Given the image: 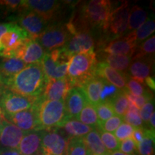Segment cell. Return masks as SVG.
I'll list each match as a JSON object with an SVG mask.
<instances>
[{
  "instance_id": "1",
  "label": "cell",
  "mask_w": 155,
  "mask_h": 155,
  "mask_svg": "<svg viewBox=\"0 0 155 155\" xmlns=\"http://www.w3.org/2000/svg\"><path fill=\"white\" fill-rule=\"evenodd\" d=\"M40 63L29 64L14 76L4 80L6 88L21 96L38 99L49 83Z\"/></svg>"
},
{
  "instance_id": "2",
  "label": "cell",
  "mask_w": 155,
  "mask_h": 155,
  "mask_svg": "<svg viewBox=\"0 0 155 155\" xmlns=\"http://www.w3.org/2000/svg\"><path fill=\"white\" fill-rule=\"evenodd\" d=\"M97 63L98 61L94 51L77 54L71 58L66 77L72 88L81 86L89 79L96 76Z\"/></svg>"
},
{
  "instance_id": "3",
  "label": "cell",
  "mask_w": 155,
  "mask_h": 155,
  "mask_svg": "<svg viewBox=\"0 0 155 155\" xmlns=\"http://www.w3.org/2000/svg\"><path fill=\"white\" fill-rule=\"evenodd\" d=\"M112 11V3L108 0H91L83 4L78 17L88 28L104 31Z\"/></svg>"
},
{
  "instance_id": "4",
  "label": "cell",
  "mask_w": 155,
  "mask_h": 155,
  "mask_svg": "<svg viewBox=\"0 0 155 155\" xmlns=\"http://www.w3.org/2000/svg\"><path fill=\"white\" fill-rule=\"evenodd\" d=\"M69 116L64 101H43L39 108V120L42 130L59 128Z\"/></svg>"
},
{
  "instance_id": "5",
  "label": "cell",
  "mask_w": 155,
  "mask_h": 155,
  "mask_svg": "<svg viewBox=\"0 0 155 155\" xmlns=\"http://www.w3.org/2000/svg\"><path fill=\"white\" fill-rule=\"evenodd\" d=\"M70 59L61 48L46 53L40 64L49 80H58L67 76Z\"/></svg>"
},
{
  "instance_id": "6",
  "label": "cell",
  "mask_w": 155,
  "mask_h": 155,
  "mask_svg": "<svg viewBox=\"0 0 155 155\" xmlns=\"http://www.w3.org/2000/svg\"><path fill=\"white\" fill-rule=\"evenodd\" d=\"M72 35L66 24L50 25L35 40L46 53L63 48Z\"/></svg>"
},
{
  "instance_id": "7",
  "label": "cell",
  "mask_w": 155,
  "mask_h": 155,
  "mask_svg": "<svg viewBox=\"0 0 155 155\" xmlns=\"http://www.w3.org/2000/svg\"><path fill=\"white\" fill-rule=\"evenodd\" d=\"M42 101L43 99L41 97L37 99L29 109L10 115H4L5 119L25 132L42 131V128L39 120V108Z\"/></svg>"
},
{
  "instance_id": "8",
  "label": "cell",
  "mask_w": 155,
  "mask_h": 155,
  "mask_svg": "<svg viewBox=\"0 0 155 155\" xmlns=\"http://www.w3.org/2000/svg\"><path fill=\"white\" fill-rule=\"evenodd\" d=\"M41 131L42 151L43 155H66L69 138L59 128Z\"/></svg>"
},
{
  "instance_id": "9",
  "label": "cell",
  "mask_w": 155,
  "mask_h": 155,
  "mask_svg": "<svg viewBox=\"0 0 155 155\" xmlns=\"http://www.w3.org/2000/svg\"><path fill=\"white\" fill-rule=\"evenodd\" d=\"M31 38L30 35L17 23L12 25L0 40V56L5 58H13L25 40Z\"/></svg>"
},
{
  "instance_id": "10",
  "label": "cell",
  "mask_w": 155,
  "mask_h": 155,
  "mask_svg": "<svg viewBox=\"0 0 155 155\" xmlns=\"http://www.w3.org/2000/svg\"><path fill=\"white\" fill-rule=\"evenodd\" d=\"M130 5L128 2H124L119 7L112 9L107 25L104 32L107 33L110 38H118L124 35L127 30Z\"/></svg>"
},
{
  "instance_id": "11",
  "label": "cell",
  "mask_w": 155,
  "mask_h": 155,
  "mask_svg": "<svg viewBox=\"0 0 155 155\" xmlns=\"http://www.w3.org/2000/svg\"><path fill=\"white\" fill-rule=\"evenodd\" d=\"M35 101L6 88L0 95V108L4 115H10L29 109L33 106Z\"/></svg>"
},
{
  "instance_id": "12",
  "label": "cell",
  "mask_w": 155,
  "mask_h": 155,
  "mask_svg": "<svg viewBox=\"0 0 155 155\" xmlns=\"http://www.w3.org/2000/svg\"><path fill=\"white\" fill-rule=\"evenodd\" d=\"M94 39L90 30H81L72 35L62 48L70 57L94 51Z\"/></svg>"
},
{
  "instance_id": "13",
  "label": "cell",
  "mask_w": 155,
  "mask_h": 155,
  "mask_svg": "<svg viewBox=\"0 0 155 155\" xmlns=\"http://www.w3.org/2000/svg\"><path fill=\"white\" fill-rule=\"evenodd\" d=\"M19 26L28 33L31 38L35 39L49 26V23L34 12L23 9L17 17Z\"/></svg>"
},
{
  "instance_id": "14",
  "label": "cell",
  "mask_w": 155,
  "mask_h": 155,
  "mask_svg": "<svg viewBox=\"0 0 155 155\" xmlns=\"http://www.w3.org/2000/svg\"><path fill=\"white\" fill-rule=\"evenodd\" d=\"M61 3L54 0H28L23 1V7L37 13L50 25L61 12Z\"/></svg>"
},
{
  "instance_id": "15",
  "label": "cell",
  "mask_w": 155,
  "mask_h": 155,
  "mask_svg": "<svg viewBox=\"0 0 155 155\" xmlns=\"http://www.w3.org/2000/svg\"><path fill=\"white\" fill-rule=\"evenodd\" d=\"M137 42L132 32H129L116 39H112L104 45L101 50L104 53L114 55H128L132 57L137 49Z\"/></svg>"
},
{
  "instance_id": "16",
  "label": "cell",
  "mask_w": 155,
  "mask_h": 155,
  "mask_svg": "<svg viewBox=\"0 0 155 155\" xmlns=\"http://www.w3.org/2000/svg\"><path fill=\"white\" fill-rule=\"evenodd\" d=\"M45 53L46 52L36 40L28 38L18 50L15 58L22 60L27 65L40 63Z\"/></svg>"
},
{
  "instance_id": "17",
  "label": "cell",
  "mask_w": 155,
  "mask_h": 155,
  "mask_svg": "<svg viewBox=\"0 0 155 155\" xmlns=\"http://www.w3.org/2000/svg\"><path fill=\"white\" fill-rule=\"evenodd\" d=\"M26 133L3 119L0 129V144L5 149L17 150L19 143Z\"/></svg>"
},
{
  "instance_id": "18",
  "label": "cell",
  "mask_w": 155,
  "mask_h": 155,
  "mask_svg": "<svg viewBox=\"0 0 155 155\" xmlns=\"http://www.w3.org/2000/svg\"><path fill=\"white\" fill-rule=\"evenodd\" d=\"M95 75L119 88V90L123 91L126 88L127 75L116 71L104 62L97 63Z\"/></svg>"
},
{
  "instance_id": "19",
  "label": "cell",
  "mask_w": 155,
  "mask_h": 155,
  "mask_svg": "<svg viewBox=\"0 0 155 155\" xmlns=\"http://www.w3.org/2000/svg\"><path fill=\"white\" fill-rule=\"evenodd\" d=\"M64 102L68 116L75 119H77L83 107L88 103L78 87H73L70 89Z\"/></svg>"
},
{
  "instance_id": "20",
  "label": "cell",
  "mask_w": 155,
  "mask_h": 155,
  "mask_svg": "<svg viewBox=\"0 0 155 155\" xmlns=\"http://www.w3.org/2000/svg\"><path fill=\"white\" fill-rule=\"evenodd\" d=\"M72 88L67 77L58 80H50L42 98L43 101H64Z\"/></svg>"
},
{
  "instance_id": "21",
  "label": "cell",
  "mask_w": 155,
  "mask_h": 155,
  "mask_svg": "<svg viewBox=\"0 0 155 155\" xmlns=\"http://www.w3.org/2000/svg\"><path fill=\"white\" fill-rule=\"evenodd\" d=\"M154 65V57L142 58L131 60L129 65V77L135 79L139 83H144L145 79L150 76Z\"/></svg>"
},
{
  "instance_id": "22",
  "label": "cell",
  "mask_w": 155,
  "mask_h": 155,
  "mask_svg": "<svg viewBox=\"0 0 155 155\" xmlns=\"http://www.w3.org/2000/svg\"><path fill=\"white\" fill-rule=\"evenodd\" d=\"M17 150L21 155L42 154L41 131L27 132L19 143Z\"/></svg>"
},
{
  "instance_id": "23",
  "label": "cell",
  "mask_w": 155,
  "mask_h": 155,
  "mask_svg": "<svg viewBox=\"0 0 155 155\" xmlns=\"http://www.w3.org/2000/svg\"><path fill=\"white\" fill-rule=\"evenodd\" d=\"M103 80L96 76L93 77L78 88L83 92L86 99L94 107L101 103L100 94L103 87Z\"/></svg>"
},
{
  "instance_id": "24",
  "label": "cell",
  "mask_w": 155,
  "mask_h": 155,
  "mask_svg": "<svg viewBox=\"0 0 155 155\" xmlns=\"http://www.w3.org/2000/svg\"><path fill=\"white\" fill-rule=\"evenodd\" d=\"M69 139L83 138L87 134L95 129L84 124L78 120L68 117L59 127Z\"/></svg>"
},
{
  "instance_id": "25",
  "label": "cell",
  "mask_w": 155,
  "mask_h": 155,
  "mask_svg": "<svg viewBox=\"0 0 155 155\" xmlns=\"http://www.w3.org/2000/svg\"><path fill=\"white\" fill-rule=\"evenodd\" d=\"M82 139L91 155H105L108 153L103 144L99 132L96 129H93Z\"/></svg>"
},
{
  "instance_id": "26",
  "label": "cell",
  "mask_w": 155,
  "mask_h": 155,
  "mask_svg": "<svg viewBox=\"0 0 155 155\" xmlns=\"http://www.w3.org/2000/svg\"><path fill=\"white\" fill-rule=\"evenodd\" d=\"M26 66L27 64L19 58H5L0 62V75L5 80L14 76Z\"/></svg>"
},
{
  "instance_id": "27",
  "label": "cell",
  "mask_w": 155,
  "mask_h": 155,
  "mask_svg": "<svg viewBox=\"0 0 155 155\" xmlns=\"http://www.w3.org/2000/svg\"><path fill=\"white\" fill-rule=\"evenodd\" d=\"M101 58L102 61L101 62H104L113 69L125 74L128 71L132 58V57L128 55H114L105 53L101 55Z\"/></svg>"
},
{
  "instance_id": "28",
  "label": "cell",
  "mask_w": 155,
  "mask_h": 155,
  "mask_svg": "<svg viewBox=\"0 0 155 155\" xmlns=\"http://www.w3.org/2000/svg\"><path fill=\"white\" fill-rule=\"evenodd\" d=\"M148 19V13L146 10L138 5L134 6L130 9L129 19H128L127 30L128 32H131L140 28Z\"/></svg>"
},
{
  "instance_id": "29",
  "label": "cell",
  "mask_w": 155,
  "mask_h": 155,
  "mask_svg": "<svg viewBox=\"0 0 155 155\" xmlns=\"http://www.w3.org/2000/svg\"><path fill=\"white\" fill-rule=\"evenodd\" d=\"M155 51V37L154 35L147 39L141 45H138L131 60L138 58L154 57Z\"/></svg>"
},
{
  "instance_id": "30",
  "label": "cell",
  "mask_w": 155,
  "mask_h": 155,
  "mask_svg": "<svg viewBox=\"0 0 155 155\" xmlns=\"http://www.w3.org/2000/svg\"><path fill=\"white\" fill-rule=\"evenodd\" d=\"M154 131L144 129V137L137 145V150L140 155H154Z\"/></svg>"
},
{
  "instance_id": "31",
  "label": "cell",
  "mask_w": 155,
  "mask_h": 155,
  "mask_svg": "<svg viewBox=\"0 0 155 155\" xmlns=\"http://www.w3.org/2000/svg\"><path fill=\"white\" fill-rule=\"evenodd\" d=\"M108 102L111 104L115 115L123 118L129 108V101L123 91H120L111 99L108 101Z\"/></svg>"
},
{
  "instance_id": "32",
  "label": "cell",
  "mask_w": 155,
  "mask_h": 155,
  "mask_svg": "<svg viewBox=\"0 0 155 155\" xmlns=\"http://www.w3.org/2000/svg\"><path fill=\"white\" fill-rule=\"evenodd\" d=\"M77 120L82 122L84 124L88 125L93 128L96 127L98 119L97 116L96 108L94 106L91 105L89 103H87L86 106L83 107L81 111Z\"/></svg>"
},
{
  "instance_id": "33",
  "label": "cell",
  "mask_w": 155,
  "mask_h": 155,
  "mask_svg": "<svg viewBox=\"0 0 155 155\" xmlns=\"http://www.w3.org/2000/svg\"><path fill=\"white\" fill-rule=\"evenodd\" d=\"M155 31V21L154 18L150 17L143 24L140 28L137 29V30L131 32L133 33L134 38L137 44L142 40H146L147 38L152 35L154 33Z\"/></svg>"
},
{
  "instance_id": "34",
  "label": "cell",
  "mask_w": 155,
  "mask_h": 155,
  "mask_svg": "<svg viewBox=\"0 0 155 155\" xmlns=\"http://www.w3.org/2000/svg\"><path fill=\"white\" fill-rule=\"evenodd\" d=\"M66 155H91L82 138H71L68 144Z\"/></svg>"
},
{
  "instance_id": "35",
  "label": "cell",
  "mask_w": 155,
  "mask_h": 155,
  "mask_svg": "<svg viewBox=\"0 0 155 155\" xmlns=\"http://www.w3.org/2000/svg\"><path fill=\"white\" fill-rule=\"evenodd\" d=\"M123 119L124 120L125 123L131 125L134 128L141 127L143 125V121L139 114V110L129 102V108L125 115L123 116Z\"/></svg>"
},
{
  "instance_id": "36",
  "label": "cell",
  "mask_w": 155,
  "mask_h": 155,
  "mask_svg": "<svg viewBox=\"0 0 155 155\" xmlns=\"http://www.w3.org/2000/svg\"><path fill=\"white\" fill-rule=\"evenodd\" d=\"M97 130L99 132L103 144L104 145L108 153H111L119 150L120 142L117 140V139L116 138L113 134L105 132V131L98 130V129H97Z\"/></svg>"
},
{
  "instance_id": "37",
  "label": "cell",
  "mask_w": 155,
  "mask_h": 155,
  "mask_svg": "<svg viewBox=\"0 0 155 155\" xmlns=\"http://www.w3.org/2000/svg\"><path fill=\"white\" fill-rule=\"evenodd\" d=\"M122 121H123V118L115 115L105 121H98L96 129L105 131V132H114L121 124Z\"/></svg>"
},
{
  "instance_id": "38",
  "label": "cell",
  "mask_w": 155,
  "mask_h": 155,
  "mask_svg": "<svg viewBox=\"0 0 155 155\" xmlns=\"http://www.w3.org/2000/svg\"><path fill=\"white\" fill-rule=\"evenodd\" d=\"M95 108H96L98 121H105L112 116H115V113L111 104L108 101L101 102L99 104L95 106Z\"/></svg>"
},
{
  "instance_id": "39",
  "label": "cell",
  "mask_w": 155,
  "mask_h": 155,
  "mask_svg": "<svg viewBox=\"0 0 155 155\" xmlns=\"http://www.w3.org/2000/svg\"><path fill=\"white\" fill-rule=\"evenodd\" d=\"M126 89L130 94L137 96H143V95H146L148 93H150L149 91L145 89L144 86L142 85V83H139V81L135 80V79L129 77L128 75L127 76Z\"/></svg>"
},
{
  "instance_id": "40",
  "label": "cell",
  "mask_w": 155,
  "mask_h": 155,
  "mask_svg": "<svg viewBox=\"0 0 155 155\" xmlns=\"http://www.w3.org/2000/svg\"><path fill=\"white\" fill-rule=\"evenodd\" d=\"M103 80V79H102ZM103 87L100 94V100L101 102L108 101L111 99L113 97L119 93L120 91L111 83L106 82V81L103 80Z\"/></svg>"
},
{
  "instance_id": "41",
  "label": "cell",
  "mask_w": 155,
  "mask_h": 155,
  "mask_svg": "<svg viewBox=\"0 0 155 155\" xmlns=\"http://www.w3.org/2000/svg\"><path fill=\"white\" fill-rule=\"evenodd\" d=\"M134 130V128L124 122V123H122L118 127V129L114 131V135L115 136L118 141H122L124 139L131 137Z\"/></svg>"
},
{
  "instance_id": "42",
  "label": "cell",
  "mask_w": 155,
  "mask_h": 155,
  "mask_svg": "<svg viewBox=\"0 0 155 155\" xmlns=\"http://www.w3.org/2000/svg\"><path fill=\"white\" fill-rule=\"evenodd\" d=\"M119 150L121 151V152L124 154H134V153L137 150V145L131 139V137H130L124 139L121 141V143H120Z\"/></svg>"
},
{
  "instance_id": "43",
  "label": "cell",
  "mask_w": 155,
  "mask_h": 155,
  "mask_svg": "<svg viewBox=\"0 0 155 155\" xmlns=\"http://www.w3.org/2000/svg\"><path fill=\"white\" fill-rule=\"evenodd\" d=\"M154 102L152 101L147 102L144 106H142L139 110V114H140V117L143 122L144 123H148L149 119H150V116H152L154 111Z\"/></svg>"
},
{
  "instance_id": "44",
  "label": "cell",
  "mask_w": 155,
  "mask_h": 155,
  "mask_svg": "<svg viewBox=\"0 0 155 155\" xmlns=\"http://www.w3.org/2000/svg\"><path fill=\"white\" fill-rule=\"evenodd\" d=\"M0 5L4 6L6 9L10 11H15L17 9L22 10L24 9L23 7V1L19 0H5V1H0Z\"/></svg>"
},
{
  "instance_id": "45",
  "label": "cell",
  "mask_w": 155,
  "mask_h": 155,
  "mask_svg": "<svg viewBox=\"0 0 155 155\" xmlns=\"http://www.w3.org/2000/svg\"><path fill=\"white\" fill-rule=\"evenodd\" d=\"M144 137V128L139 127L134 128L132 135H131V139L135 141L137 145H138L139 143L142 141V139Z\"/></svg>"
},
{
  "instance_id": "46",
  "label": "cell",
  "mask_w": 155,
  "mask_h": 155,
  "mask_svg": "<svg viewBox=\"0 0 155 155\" xmlns=\"http://www.w3.org/2000/svg\"><path fill=\"white\" fill-rule=\"evenodd\" d=\"M0 155H21V154L17 150L3 149V150H0Z\"/></svg>"
},
{
  "instance_id": "47",
  "label": "cell",
  "mask_w": 155,
  "mask_h": 155,
  "mask_svg": "<svg viewBox=\"0 0 155 155\" xmlns=\"http://www.w3.org/2000/svg\"><path fill=\"white\" fill-rule=\"evenodd\" d=\"M12 25V22L2 23V24H0V40H1L3 35L11 28Z\"/></svg>"
},
{
  "instance_id": "48",
  "label": "cell",
  "mask_w": 155,
  "mask_h": 155,
  "mask_svg": "<svg viewBox=\"0 0 155 155\" xmlns=\"http://www.w3.org/2000/svg\"><path fill=\"white\" fill-rule=\"evenodd\" d=\"M144 83H146L147 86L150 87V88L152 89V90L154 91L155 89V82H154V78H152V76H149L145 79Z\"/></svg>"
},
{
  "instance_id": "49",
  "label": "cell",
  "mask_w": 155,
  "mask_h": 155,
  "mask_svg": "<svg viewBox=\"0 0 155 155\" xmlns=\"http://www.w3.org/2000/svg\"><path fill=\"white\" fill-rule=\"evenodd\" d=\"M154 119H155V113L153 112L152 116H150V119H149L148 123L150 124V129L152 131H154V128H155V122H154Z\"/></svg>"
},
{
  "instance_id": "50",
  "label": "cell",
  "mask_w": 155,
  "mask_h": 155,
  "mask_svg": "<svg viewBox=\"0 0 155 155\" xmlns=\"http://www.w3.org/2000/svg\"><path fill=\"white\" fill-rule=\"evenodd\" d=\"M5 89L6 87L5 86V84H4V79L2 77V75H0V95L2 94V93Z\"/></svg>"
},
{
  "instance_id": "51",
  "label": "cell",
  "mask_w": 155,
  "mask_h": 155,
  "mask_svg": "<svg viewBox=\"0 0 155 155\" xmlns=\"http://www.w3.org/2000/svg\"><path fill=\"white\" fill-rule=\"evenodd\" d=\"M109 154L111 155H135V154H124V153L119 152V151H116V152L109 153Z\"/></svg>"
},
{
  "instance_id": "52",
  "label": "cell",
  "mask_w": 155,
  "mask_h": 155,
  "mask_svg": "<svg viewBox=\"0 0 155 155\" xmlns=\"http://www.w3.org/2000/svg\"><path fill=\"white\" fill-rule=\"evenodd\" d=\"M2 113L1 108H0V119H2Z\"/></svg>"
},
{
  "instance_id": "53",
  "label": "cell",
  "mask_w": 155,
  "mask_h": 155,
  "mask_svg": "<svg viewBox=\"0 0 155 155\" xmlns=\"http://www.w3.org/2000/svg\"><path fill=\"white\" fill-rule=\"evenodd\" d=\"M1 124H2V119H0V129H1Z\"/></svg>"
},
{
  "instance_id": "54",
  "label": "cell",
  "mask_w": 155,
  "mask_h": 155,
  "mask_svg": "<svg viewBox=\"0 0 155 155\" xmlns=\"http://www.w3.org/2000/svg\"><path fill=\"white\" fill-rule=\"evenodd\" d=\"M105 155H111V154H110L109 153H108V154H105Z\"/></svg>"
},
{
  "instance_id": "55",
  "label": "cell",
  "mask_w": 155,
  "mask_h": 155,
  "mask_svg": "<svg viewBox=\"0 0 155 155\" xmlns=\"http://www.w3.org/2000/svg\"><path fill=\"white\" fill-rule=\"evenodd\" d=\"M39 155H43V154H39Z\"/></svg>"
},
{
  "instance_id": "56",
  "label": "cell",
  "mask_w": 155,
  "mask_h": 155,
  "mask_svg": "<svg viewBox=\"0 0 155 155\" xmlns=\"http://www.w3.org/2000/svg\"><path fill=\"white\" fill-rule=\"evenodd\" d=\"M92 155H96V154H92Z\"/></svg>"
}]
</instances>
